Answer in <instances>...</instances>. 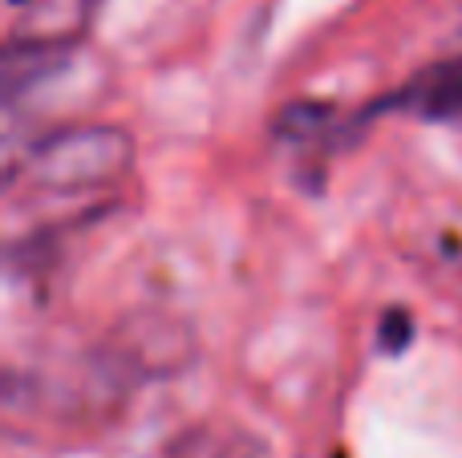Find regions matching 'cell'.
<instances>
[{
	"label": "cell",
	"instance_id": "obj_1",
	"mask_svg": "<svg viewBox=\"0 0 462 458\" xmlns=\"http://www.w3.org/2000/svg\"><path fill=\"white\" fill-rule=\"evenodd\" d=\"M134 167V138L118 126H69L37 138L21 167H13L8 183L24 175V183L41 195H86L106 191Z\"/></svg>",
	"mask_w": 462,
	"mask_h": 458
},
{
	"label": "cell",
	"instance_id": "obj_2",
	"mask_svg": "<svg viewBox=\"0 0 462 458\" xmlns=\"http://www.w3.org/2000/svg\"><path fill=\"white\" fill-rule=\"evenodd\" d=\"M374 110H402L418 114V118H455V114H462V57L414 73L402 89L385 94Z\"/></svg>",
	"mask_w": 462,
	"mask_h": 458
}]
</instances>
